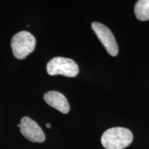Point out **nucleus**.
Wrapping results in <instances>:
<instances>
[{"label":"nucleus","instance_id":"f257e3e1","mask_svg":"<svg viewBox=\"0 0 149 149\" xmlns=\"http://www.w3.org/2000/svg\"><path fill=\"white\" fill-rule=\"evenodd\" d=\"M133 133L129 129L122 127L109 128L103 133L101 138L102 146L107 149H123L133 141Z\"/></svg>","mask_w":149,"mask_h":149},{"label":"nucleus","instance_id":"f03ea898","mask_svg":"<svg viewBox=\"0 0 149 149\" xmlns=\"http://www.w3.org/2000/svg\"><path fill=\"white\" fill-rule=\"evenodd\" d=\"M35 37L28 31H21L13 37L11 48L15 57L18 59H24L35 50Z\"/></svg>","mask_w":149,"mask_h":149},{"label":"nucleus","instance_id":"7ed1b4c3","mask_svg":"<svg viewBox=\"0 0 149 149\" xmlns=\"http://www.w3.org/2000/svg\"><path fill=\"white\" fill-rule=\"evenodd\" d=\"M46 70L50 75L61 74L66 77H74L79 72V67L77 63L71 59L56 57L48 61Z\"/></svg>","mask_w":149,"mask_h":149},{"label":"nucleus","instance_id":"20e7f679","mask_svg":"<svg viewBox=\"0 0 149 149\" xmlns=\"http://www.w3.org/2000/svg\"><path fill=\"white\" fill-rule=\"evenodd\" d=\"M91 26L109 55L113 57L117 56L119 51L118 46L111 30L104 24L97 22H93Z\"/></svg>","mask_w":149,"mask_h":149},{"label":"nucleus","instance_id":"39448f33","mask_svg":"<svg viewBox=\"0 0 149 149\" xmlns=\"http://www.w3.org/2000/svg\"><path fill=\"white\" fill-rule=\"evenodd\" d=\"M20 132L32 142L42 143L45 141V134L37 123L29 117L22 118L19 124Z\"/></svg>","mask_w":149,"mask_h":149},{"label":"nucleus","instance_id":"423d86ee","mask_svg":"<svg viewBox=\"0 0 149 149\" xmlns=\"http://www.w3.org/2000/svg\"><path fill=\"white\" fill-rule=\"evenodd\" d=\"M44 99L48 105L60 111L63 114H66L70 111L69 103L66 97L58 91H48L44 94Z\"/></svg>","mask_w":149,"mask_h":149},{"label":"nucleus","instance_id":"0eeeda50","mask_svg":"<svg viewBox=\"0 0 149 149\" xmlns=\"http://www.w3.org/2000/svg\"><path fill=\"white\" fill-rule=\"evenodd\" d=\"M136 17L140 21L149 20V0H139L135 6Z\"/></svg>","mask_w":149,"mask_h":149},{"label":"nucleus","instance_id":"6e6552de","mask_svg":"<svg viewBox=\"0 0 149 149\" xmlns=\"http://www.w3.org/2000/svg\"><path fill=\"white\" fill-rule=\"evenodd\" d=\"M46 126L47 128H51V125L50 124H48V123H47V124H46Z\"/></svg>","mask_w":149,"mask_h":149}]
</instances>
